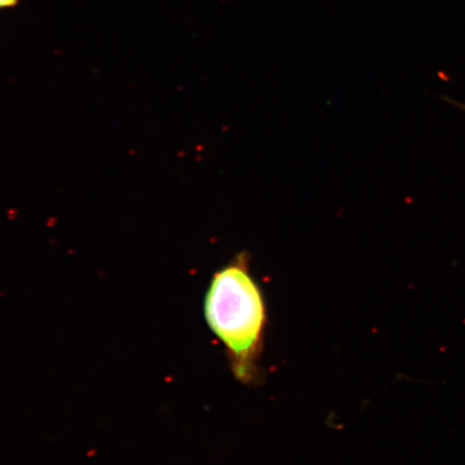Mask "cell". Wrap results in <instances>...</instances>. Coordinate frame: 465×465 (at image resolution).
<instances>
[{
    "label": "cell",
    "mask_w": 465,
    "mask_h": 465,
    "mask_svg": "<svg viewBox=\"0 0 465 465\" xmlns=\"http://www.w3.org/2000/svg\"><path fill=\"white\" fill-rule=\"evenodd\" d=\"M203 313L208 328L224 346L232 375L246 385L257 381L267 310L245 258L232 261L214 274Z\"/></svg>",
    "instance_id": "6da1fadb"
},
{
    "label": "cell",
    "mask_w": 465,
    "mask_h": 465,
    "mask_svg": "<svg viewBox=\"0 0 465 465\" xmlns=\"http://www.w3.org/2000/svg\"><path fill=\"white\" fill-rule=\"evenodd\" d=\"M443 100L452 104V106H455L456 108L462 110V112H465V104L452 100V98L450 97H443Z\"/></svg>",
    "instance_id": "7a4b0ae2"
},
{
    "label": "cell",
    "mask_w": 465,
    "mask_h": 465,
    "mask_svg": "<svg viewBox=\"0 0 465 465\" xmlns=\"http://www.w3.org/2000/svg\"><path fill=\"white\" fill-rule=\"evenodd\" d=\"M17 0H0V9L14 7Z\"/></svg>",
    "instance_id": "3957f363"
}]
</instances>
